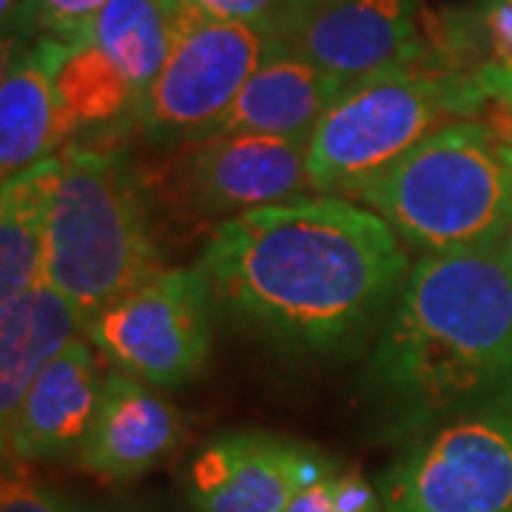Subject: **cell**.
I'll list each match as a JSON object with an SVG mask.
<instances>
[{"label": "cell", "instance_id": "6da1fadb", "mask_svg": "<svg viewBox=\"0 0 512 512\" xmlns=\"http://www.w3.org/2000/svg\"><path fill=\"white\" fill-rule=\"evenodd\" d=\"M194 265L225 319L302 359L373 342L410 274L402 237L362 202L333 194L222 220Z\"/></svg>", "mask_w": 512, "mask_h": 512}, {"label": "cell", "instance_id": "7a4b0ae2", "mask_svg": "<svg viewBox=\"0 0 512 512\" xmlns=\"http://www.w3.org/2000/svg\"><path fill=\"white\" fill-rule=\"evenodd\" d=\"M376 436L512 407V259L507 237L421 254L370 342L359 379Z\"/></svg>", "mask_w": 512, "mask_h": 512}, {"label": "cell", "instance_id": "3957f363", "mask_svg": "<svg viewBox=\"0 0 512 512\" xmlns=\"http://www.w3.org/2000/svg\"><path fill=\"white\" fill-rule=\"evenodd\" d=\"M57 157L46 282L89 328L94 316L165 271L163 248L146 183L128 154L74 140Z\"/></svg>", "mask_w": 512, "mask_h": 512}, {"label": "cell", "instance_id": "277c9868", "mask_svg": "<svg viewBox=\"0 0 512 512\" xmlns=\"http://www.w3.org/2000/svg\"><path fill=\"white\" fill-rule=\"evenodd\" d=\"M350 200L424 254L501 239L512 228V174L498 134L481 120L433 131Z\"/></svg>", "mask_w": 512, "mask_h": 512}, {"label": "cell", "instance_id": "5b68a950", "mask_svg": "<svg viewBox=\"0 0 512 512\" xmlns=\"http://www.w3.org/2000/svg\"><path fill=\"white\" fill-rule=\"evenodd\" d=\"M490 103L476 72L399 63L350 80L311 134L308 174L316 194L353 197L382 168Z\"/></svg>", "mask_w": 512, "mask_h": 512}, {"label": "cell", "instance_id": "8992f818", "mask_svg": "<svg viewBox=\"0 0 512 512\" xmlns=\"http://www.w3.org/2000/svg\"><path fill=\"white\" fill-rule=\"evenodd\" d=\"M163 6L168 55L134 106V126L154 146H191L237 100L279 32L268 23L214 18L183 0Z\"/></svg>", "mask_w": 512, "mask_h": 512}, {"label": "cell", "instance_id": "52a82bcc", "mask_svg": "<svg viewBox=\"0 0 512 512\" xmlns=\"http://www.w3.org/2000/svg\"><path fill=\"white\" fill-rule=\"evenodd\" d=\"M217 313L211 282L197 265L165 268L94 316L86 339L114 370L174 390L208 365Z\"/></svg>", "mask_w": 512, "mask_h": 512}, {"label": "cell", "instance_id": "ba28073f", "mask_svg": "<svg viewBox=\"0 0 512 512\" xmlns=\"http://www.w3.org/2000/svg\"><path fill=\"white\" fill-rule=\"evenodd\" d=\"M376 487L384 512H512V407L407 441Z\"/></svg>", "mask_w": 512, "mask_h": 512}, {"label": "cell", "instance_id": "9c48e42d", "mask_svg": "<svg viewBox=\"0 0 512 512\" xmlns=\"http://www.w3.org/2000/svg\"><path fill=\"white\" fill-rule=\"evenodd\" d=\"M311 137L222 134L191 143L180 160V188L194 211L231 220L245 211L316 194L308 174Z\"/></svg>", "mask_w": 512, "mask_h": 512}, {"label": "cell", "instance_id": "30bf717a", "mask_svg": "<svg viewBox=\"0 0 512 512\" xmlns=\"http://www.w3.org/2000/svg\"><path fill=\"white\" fill-rule=\"evenodd\" d=\"M330 461L299 441L234 430L202 444L185 467L194 512H285L291 498Z\"/></svg>", "mask_w": 512, "mask_h": 512}, {"label": "cell", "instance_id": "8fae6325", "mask_svg": "<svg viewBox=\"0 0 512 512\" xmlns=\"http://www.w3.org/2000/svg\"><path fill=\"white\" fill-rule=\"evenodd\" d=\"M424 0H305L282 26L279 43L342 80L399 63H419Z\"/></svg>", "mask_w": 512, "mask_h": 512}, {"label": "cell", "instance_id": "7c38bea8", "mask_svg": "<svg viewBox=\"0 0 512 512\" xmlns=\"http://www.w3.org/2000/svg\"><path fill=\"white\" fill-rule=\"evenodd\" d=\"M89 339H74L43 367L15 416L3 424V453L15 464L77 456L92 430L103 393V373Z\"/></svg>", "mask_w": 512, "mask_h": 512}, {"label": "cell", "instance_id": "4fadbf2b", "mask_svg": "<svg viewBox=\"0 0 512 512\" xmlns=\"http://www.w3.org/2000/svg\"><path fill=\"white\" fill-rule=\"evenodd\" d=\"M183 433V416L160 387L109 370L92 430L74 461L103 481H134L163 464L180 447Z\"/></svg>", "mask_w": 512, "mask_h": 512}, {"label": "cell", "instance_id": "5bb4252c", "mask_svg": "<svg viewBox=\"0 0 512 512\" xmlns=\"http://www.w3.org/2000/svg\"><path fill=\"white\" fill-rule=\"evenodd\" d=\"M345 86L348 80L319 69L308 57L296 55L276 40L274 49L242 86L237 100L200 140L222 134L311 137L322 114Z\"/></svg>", "mask_w": 512, "mask_h": 512}, {"label": "cell", "instance_id": "9a60e30c", "mask_svg": "<svg viewBox=\"0 0 512 512\" xmlns=\"http://www.w3.org/2000/svg\"><path fill=\"white\" fill-rule=\"evenodd\" d=\"M66 43L35 37L3 40L0 72V174L15 177L29 165L55 157L60 140L57 69Z\"/></svg>", "mask_w": 512, "mask_h": 512}, {"label": "cell", "instance_id": "2e32d148", "mask_svg": "<svg viewBox=\"0 0 512 512\" xmlns=\"http://www.w3.org/2000/svg\"><path fill=\"white\" fill-rule=\"evenodd\" d=\"M86 333L74 308L49 285L0 302V421L15 416L20 399L43 367Z\"/></svg>", "mask_w": 512, "mask_h": 512}, {"label": "cell", "instance_id": "e0dca14e", "mask_svg": "<svg viewBox=\"0 0 512 512\" xmlns=\"http://www.w3.org/2000/svg\"><path fill=\"white\" fill-rule=\"evenodd\" d=\"M60 157H49L3 180L0 191V302L46 282L49 211Z\"/></svg>", "mask_w": 512, "mask_h": 512}, {"label": "cell", "instance_id": "ac0fdd59", "mask_svg": "<svg viewBox=\"0 0 512 512\" xmlns=\"http://www.w3.org/2000/svg\"><path fill=\"white\" fill-rule=\"evenodd\" d=\"M57 106H60V140L69 146L83 131L111 128L120 120L134 123L137 94L126 77L111 66L92 43L69 46L57 69Z\"/></svg>", "mask_w": 512, "mask_h": 512}, {"label": "cell", "instance_id": "d6986e66", "mask_svg": "<svg viewBox=\"0 0 512 512\" xmlns=\"http://www.w3.org/2000/svg\"><path fill=\"white\" fill-rule=\"evenodd\" d=\"M86 43L100 49L131 92H146L168 55V20L163 0H109Z\"/></svg>", "mask_w": 512, "mask_h": 512}, {"label": "cell", "instance_id": "ffe728a7", "mask_svg": "<svg viewBox=\"0 0 512 512\" xmlns=\"http://www.w3.org/2000/svg\"><path fill=\"white\" fill-rule=\"evenodd\" d=\"M106 3L109 0H23L9 20L20 35L52 37L77 46L89 40L94 20Z\"/></svg>", "mask_w": 512, "mask_h": 512}, {"label": "cell", "instance_id": "44dd1931", "mask_svg": "<svg viewBox=\"0 0 512 512\" xmlns=\"http://www.w3.org/2000/svg\"><path fill=\"white\" fill-rule=\"evenodd\" d=\"M0 512H94L83 501L57 490L46 481H37L23 470L3 476Z\"/></svg>", "mask_w": 512, "mask_h": 512}, {"label": "cell", "instance_id": "7402d4cb", "mask_svg": "<svg viewBox=\"0 0 512 512\" xmlns=\"http://www.w3.org/2000/svg\"><path fill=\"white\" fill-rule=\"evenodd\" d=\"M202 12L225 20H254V23H268L276 32L293 18V12L305 0H183Z\"/></svg>", "mask_w": 512, "mask_h": 512}, {"label": "cell", "instance_id": "603a6c76", "mask_svg": "<svg viewBox=\"0 0 512 512\" xmlns=\"http://www.w3.org/2000/svg\"><path fill=\"white\" fill-rule=\"evenodd\" d=\"M476 20L490 46L487 63L512 72V0H484Z\"/></svg>", "mask_w": 512, "mask_h": 512}, {"label": "cell", "instance_id": "cb8c5ba5", "mask_svg": "<svg viewBox=\"0 0 512 512\" xmlns=\"http://www.w3.org/2000/svg\"><path fill=\"white\" fill-rule=\"evenodd\" d=\"M333 470L330 464L325 473H319L316 478H311L299 493L293 495L291 504L285 512H339V507L333 504L330 498V487H328V473Z\"/></svg>", "mask_w": 512, "mask_h": 512}, {"label": "cell", "instance_id": "d4e9b609", "mask_svg": "<svg viewBox=\"0 0 512 512\" xmlns=\"http://www.w3.org/2000/svg\"><path fill=\"white\" fill-rule=\"evenodd\" d=\"M476 77L478 83H481V89L487 92V97H490L493 103L512 111V72L498 69L493 63H484V66H478L476 69Z\"/></svg>", "mask_w": 512, "mask_h": 512}, {"label": "cell", "instance_id": "484cf974", "mask_svg": "<svg viewBox=\"0 0 512 512\" xmlns=\"http://www.w3.org/2000/svg\"><path fill=\"white\" fill-rule=\"evenodd\" d=\"M23 0H0V12H3V23H9V18L15 15V9H18Z\"/></svg>", "mask_w": 512, "mask_h": 512}, {"label": "cell", "instance_id": "4316f807", "mask_svg": "<svg viewBox=\"0 0 512 512\" xmlns=\"http://www.w3.org/2000/svg\"><path fill=\"white\" fill-rule=\"evenodd\" d=\"M501 157H504V163L512 174V140H501Z\"/></svg>", "mask_w": 512, "mask_h": 512}, {"label": "cell", "instance_id": "83f0119b", "mask_svg": "<svg viewBox=\"0 0 512 512\" xmlns=\"http://www.w3.org/2000/svg\"><path fill=\"white\" fill-rule=\"evenodd\" d=\"M507 251H510V259H512V228H510V234H507Z\"/></svg>", "mask_w": 512, "mask_h": 512}]
</instances>
